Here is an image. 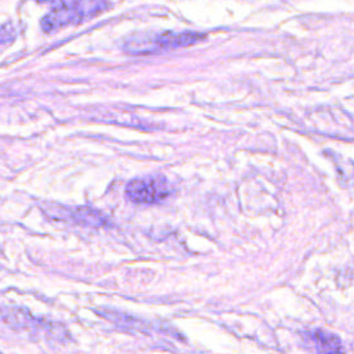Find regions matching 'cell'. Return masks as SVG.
I'll list each match as a JSON object with an SVG mask.
<instances>
[{
	"label": "cell",
	"mask_w": 354,
	"mask_h": 354,
	"mask_svg": "<svg viewBox=\"0 0 354 354\" xmlns=\"http://www.w3.org/2000/svg\"><path fill=\"white\" fill-rule=\"evenodd\" d=\"M170 185L162 176L134 178L126 185V196L134 203H156L167 198Z\"/></svg>",
	"instance_id": "cell-2"
},
{
	"label": "cell",
	"mask_w": 354,
	"mask_h": 354,
	"mask_svg": "<svg viewBox=\"0 0 354 354\" xmlns=\"http://www.w3.org/2000/svg\"><path fill=\"white\" fill-rule=\"evenodd\" d=\"M205 37L201 32L184 30V32H163L155 35L152 39V44L155 50L158 48H176V47H187L191 46Z\"/></svg>",
	"instance_id": "cell-4"
},
{
	"label": "cell",
	"mask_w": 354,
	"mask_h": 354,
	"mask_svg": "<svg viewBox=\"0 0 354 354\" xmlns=\"http://www.w3.org/2000/svg\"><path fill=\"white\" fill-rule=\"evenodd\" d=\"M0 354H3V353H1V351H0Z\"/></svg>",
	"instance_id": "cell-5"
},
{
	"label": "cell",
	"mask_w": 354,
	"mask_h": 354,
	"mask_svg": "<svg viewBox=\"0 0 354 354\" xmlns=\"http://www.w3.org/2000/svg\"><path fill=\"white\" fill-rule=\"evenodd\" d=\"M306 337L308 342L307 344L314 354H347L339 336L330 332L315 329L307 333Z\"/></svg>",
	"instance_id": "cell-3"
},
{
	"label": "cell",
	"mask_w": 354,
	"mask_h": 354,
	"mask_svg": "<svg viewBox=\"0 0 354 354\" xmlns=\"http://www.w3.org/2000/svg\"><path fill=\"white\" fill-rule=\"evenodd\" d=\"M106 6L102 1H58L41 19V29L50 33L72 24H80L83 19L102 12Z\"/></svg>",
	"instance_id": "cell-1"
}]
</instances>
